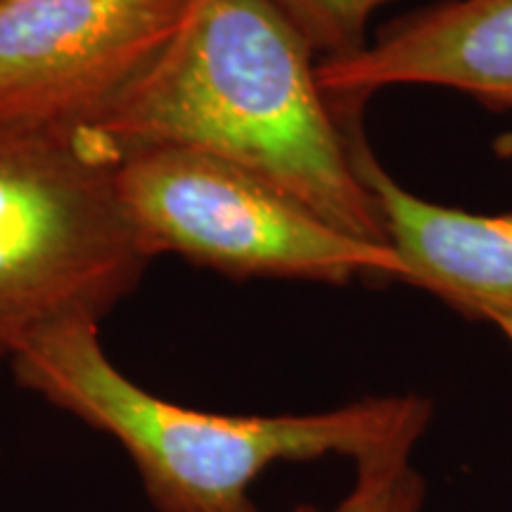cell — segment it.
Segmentation results:
<instances>
[{"instance_id": "1", "label": "cell", "mask_w": 512, "mask_h": 512, "mask_svg": "<svg viewBox=\"0 0 512 512\" xmlns=\"http://www.w3.org/2000/svg\"><path fill=\"white\" fill-rule=\"evenodd\" d=\"M313 57L271 0H188L155 62L81 136L114 162L143 147L219 157L344 233L389 245Z\"/></svg>"}, {"instance_id": "2", "label": "cell", "mask_w": 512, "mask_h": 512, "mask_svg": "<svg viewBox=\"0 0 512 512\" xmlns=\"http://www.w3.org/2000/svg\"><path fill=\"white\" fill-rule=\"evenodd\" d=\"M12 370L24 389L117 441L157 512H259L254 484L273 465L328 456L356 465L377 453L415 451L434 413L418 394L368 396L294 415L178 406L114 366L93 320L31 339Z\"/></svg>"}, {"instance_id": "3", "label": "cell", "mask_w": 512, "mask_h": 512, "mask_svg": "<svg viewBox=\"0 0 512 512\" xmlns=\"http://www.w3.org/2000/svg\"><path fill=\"white\" fill-rule=\"evenodd\" d=\"M117 162L79 133L0 126V358L100 318L150 256L126 219Z\"/></svg>"}, {"instance_id": "4", "label": "cell", "mask_w": 512, "mask_h": 512, "mask_svg": "<svg viewBox=\"0 0 512 512\" xmlns=\"http://www.w3.org/2000/svg\"><path fill=\"white\" fill-rule=\"evenodd\" d=\"M114 185L150 259L174 252L242 278L335 285L356 275L408 278L392 245L354 238L249 171L204 152H126L114 166Z\"/></svg>"}, {"instance_id": "5", "label": "cell", "mask_w": 512, "mask_h": 512, "mask_svg": "<svg viewBox=\"0 0 512 512\" xmlns=\"http://www.w3.org/2000/svg\"><path fill=\"white\" fill-rule=\"evenodd\" d=\"M188 0H0V126L81 133L155 62Z\"/></svg>"}, {"instance_id": "6", "label": "cell", "mask_w": 512, "mask_h": 512, "mask_svg": "<svg viewBox=\"0 0 512 512\" xmlns=\"http://www.w3.org/2000/svg\"><path fill=\"white\" fill-rule=\"evenodd\" d=\"M339 117L387 242L406 264V283L496 325L512 342V214H470L406 190L361 138L356 112Z\"/></svg>"}, {"instance_id": "7", "label": "cell", "mask_w": 512, "mask_h": 512, "mask_svg": "<svg viewBox=\"0 0 512 512\" xmlns=\"http://www.w3.org/2000/svg\"><path fill=\"white\" fill-rule=\"evenodd\" d=\"M337 112L392 86H437L512 107V0H453L387 31L354 55L318 62Z\"/></svg>"}, {"instance_id": "8", "label": "cell", "mask_w": 512, "mask_h": 512, "mask_svg": "<svg viewBox=\"0 0 512 512\" xmlns=\"http://www.w3.org/2000/svg\"><path fill=\"white\" fill-rule=\"evenodd\" d=\"M427 479L413 451H387L356 463L349 494L330 508L302 503L292 512H425Z\"/></svg>"}, {"instance_id": "9", "label": "cell", "mask_w": 512, "mask_h": 512, "mask_svg": "<svg viewBox=\"0 0 512 512\" xmlns=\"http://www.w3.org/2000/svg\"><path fill=\"white\" fill-rule=\"evenodd\" d=\"M323 60L354 55L368 46L366 29L384 0H271Z\"/></svg>"}]
</instances>
